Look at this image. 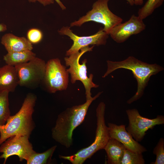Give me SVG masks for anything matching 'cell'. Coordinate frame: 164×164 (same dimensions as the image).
<instances>
[{
	"label": "cell",
	"mask_w": 164,
	"mask_h": 164,
	"mask_svg": "<svg viewBox=\"0 0 164 164\" xmlns=\"http://www.w3.org/2000/svg\"><path fill=\"white\" fill-rule=\"evenodd\" d=\"M146 27L143 20L133 14L128 21L114 27L111 30L109 35L116 43H122L131 36L138 34L144 31Z\"/></svg>",
	"instance_id": "obj_12"
},
{
	"label": "cell",
	"mask_w": 164,
	"mask_h": 164,
	"mask_svg": "<svg viewBox=\"0 0 164 164\" xmlns=\"http://www.w3.org/2000/svg\"><path fill=\"white\" fill-rule=\"evenodd\" d=\"M107 69L103 76L105 77L114 71L120 68L129 70L132 72L137 82V90L135 94L127 101L130 104L140 98L147 86L150 77L163 70V68L156 63L149 64L130 56L120 61H107Z\"/></svg>",
	"instance_id": "obj_2"
},
{
	"label": "cell",
	"mask_w": 164,
	"mask_h": 164,
	"mask_svg": "<svg viewBox=\"0 0 164 164\" xmlns=\"http://www.w3.org/2000/svg\"><path fill=\"white\" fill-rule=\"evenodd\" d=\"M153 153L156 155L155 162L151 163L153 164H164V139L160 138L156 146L154 148Z\"/></svg>",
	"instance_id": "obj_22"
},
{
	"label": "cell",
	"mask_w": 164,
	"mask_h": 164,
	"mask_svg": "<svg viewBox=\"0 0 164 164\" xmlns=\"http://www.w3.org/2000/svg\"><path fill=\"white\" fill-rule=\"evenodd\" d=\"M43 36L41 31L36 28L30 29L27 33V39L32 44L39 43L42 40Z\"/></svg>",
	"instance_id": "obj_23"
},
{
	"label": "cell",
	"mask_w": 164,
	"mask_h": 164,
	"mask_svg": "<svg viewBox=\"0 0 164 164\" xmlns=\"http://www.w3.org/2000/svg\"><path fill=\"white\" fill-rule=\"evenodd\" d=\"M46 65L44 60L36 57L28 62L15 66L19 85L29 88L37 86L43 80Z\"/></svg>",
	"instance_id": "obj_7"
},
{
	"label": "cell",
	"mask_w": 164,
	"mask_h": 164,
	"mask_svg": "<svg viewBox=\"0 0 164 164\" xmlns=\"http://www.w3.org/2000/svg\"><path fill=\"white\" fill-rule=\"evenodd\" d=\"M94 46L91 47L86 46L81 48L80 52H77L69 55V57L64 58L66 65L69 66L67 69L71 76V82L74 84L77 80L81 82L85 89V94L86 100L90 99L92 98L91 92L92 88H97L99 85L93 81V75L91 74L89 77L87 76V68L86 63L87 60H84L82 64H80L79 60L81 56L85 53L92 50Z\"/></svg>",
	"instance_id": "obj_6"
},
{
	"label": "cell",
	"mask_w": 164,
	"mask_h": 164,
	"mask_svg": "<svg viewBox=\"0 0 164 164\" xmlns=\"http://www.w3.org/2000/svg\"><path fill=\"white\" fill-rule=\"evenodd\" d=\"M125 149L121 142L115 139L110 138L104 149L107 155L108 163L120 164Z\"/></svg>",
	"instance_id": "obj_16"
},
{
	"label": "cell",
	"mask_w": 164,
	"mask_h": 164,
	"mask_svg": "<svg viewBox=\"0 0 164 164\" xmlns=\"http://www.w3.org/2000/svg\"><path fill=\"white\" fill-rule=\"evenodd\" d=\"M7 29V26L3 23H0V32L6 31Z\"/></svg>",
	"instance_id": "obj_25"
},
{
	"label": "cell",
	"mask_w": 164,
	"mask_h": 164,
	"mask_svg": "<svg viewBox=\"0 0 164 164\" xmlns=\"http://www.w3.org/2000/svg\"><path fill=\"white\" fill-rule=\"evenodd\" d=\"M126 1L131 6H133L134 5V0H126Z\"/></svg>",
	"instance_id": "obj_28"
},
{
	"label": "cell",
	"mask_w": 164,
	"mask_h": 164,
	"mask_svg": "<svg viewBox=\"0 0 164 164\" xmlns=\"http://www.w3.org/2000/svg\"><path fill=\"white\" fill-rule=\"evenodd\" d=\"M19 85V79L14 66L7 64L0 67V92H14Z\"/></svg>",
	"instance_id": "obj_14"
},
{
	"label": "cell",
	"mask_w": 164,
	"mask_h": 164,
	"mask_svg": "<svg viewBox=\"0 0 164 164\" xmlns=\"http://www.w3.org/2000/svg\"><path fill=\"white\" fill-rule=\"evenodd\" d=\"M57 146L54 145L46 151L41 153L35 152L26 161L27 164H46L49 163Z\"/></svg>",
	"instance_id": "obj_18"
},
{
	"label": "cell",
	"mask_w": 164,
	"mask_h": 164,
	"mask_svg": "<svg viewBox=\"0 0 164 164\" xmlns=\"http://www.w3.org/2000/svg\"><path fill=\"white\" fill-rule=\"evenodd\" d=\"M55 0L56 2L62 10H63L66 9L65 6L63 5L60 0Z\"/></svg>",
	"instance_id": "obj_26"
},
{
	"label": "cell",
	"mask_w": 164,
	"mask_h": 164,
	"mask_svg": "<svg viewBox=\"0 0 164 164\" xmlns=\"http://www.w3.org/2000/svg\"><path fill=\"white\" fill-rule=\"evenodd\" d=\"M110 138H114L122 143L126 149L135 152L142 153L147 151L146 149L134 139L126 130L125 125H117L108 124Z\"/></svg>",
	"instance_id": "obj_13"
},
{
	"label": "cell",
	"mask_w": 164,
	"mask_h": 164,
	"mask_svg": "<svg viewBox=\"0 0 164 164\" xmlns=\"http://www.w3.org/2000/svg\"><path fill=\"white\" fill-rule=\"evenodd\" d=\"M30 2H38L43 5L46 6L48 5L53 4L54 3V0H27Z\"/></svg>",
	"instance_id": "obj_24"
},
{
	"label": "cell",
	"mask_w": 164,
	"mask_h": 164,
	"mask_svg": "<svg viewBox=\"0 0 164 164\" xmlns=\"http://www.w3.org/2000/svg\"><path fill=\"white\" fill-rule=\"evenodd\" d=\"M105 104L101 102L96 109L97 128L94 142L89 146L80 149L73 155H59L60 158L68 160L72 164H82L97 152L104 149L110 138L108 128L105 122Z\"/></svg>",
	"instance_id": "obj_4"
},
{
	"label": "cell",
	"mask_w": 164,
	"mask_h": 164,
	"mask_svg": "<svg viewBox=\"0 0 164 164\" xmlns=\"http://www.w3.org/2000/svg\"><path fill=\"white\" fill-rule=\"evenodd\" d=\"M29 138L26 135H14L0 145V152L2 153L0 159H4V164L9 157L14 155L18 156L20 161L23 160L27 161L36 152L29 142Z\"/></svg>",
	"instance_id": "obj_10"
},
{
	"label": "cell",
	"mask_w": 164,
	"mask_h": 164,
	"mask_svg": "<svg viewBox=\"0 0 164 164\" xmlns=\"http://www.w3.org/2000/svg\"><path fill=\"white\" fill-rule=\"evenodd\" d=\"M8 92H0V125H4L10 117Z\"/></svg>",
	"instance_id": "obj_19"
},
{
	"label": "cell",
	"mask_w": 164,
	"mask_h": 164,
	"mask_svg": "<svg viewBox=\"0 0 164 164\" xmlns=\"http://www.w3.org/2000/svg\"><path fill=\"white\" fill-rule=\"evenodd\" d=\"M164 0H148L143 6L139 9L138 16L143 20L151 15L157 8L161 6Z\"/></svg>",
	"instance_id": "obj_20"
},
{
	"label": "cell",
	"mask_w": 164,
	"mask_h": 164,
	"mask_svg": "<svg viewBox=\"0 0 164 164\" xmlns=\"http://www.w3.org/2000/svg\"><path fill=\"white\" fill-rule=\"evenodd\" d=\"M42 82L51 93L67 89L69 82V73L58 58L50 59L46 63Z\"/></svg>",
	"instance_id": "obj_8"
},
{
	"label": "cell",
	"mask_w": 164,
	"mask_h": 164,
	"mask_svg": "<svg viewBox=\"0 0 164 164\" xmlns=\"http://www.w3.org/2000/svg\"><path fill=\"white\" fill-rule=\"evenodd\" d=\"M126 112L129 123L126 129L138 142L143 139L149 129H152L156 125L164 124V116L162 115L149 119L141 116L136 109H128Z\"/></svg>",
	"instance_id": "obj_9"
},
{
	"label": "cell",
	"mask_w": 164,
	"mask_h": 164,
	"mask_svg": "<svg viewBox=\"0 0 164 164\" xmlns=\"http://www.w3.org/2000/svg\"><path fill=\"white\" fill-rule=\"evenodd\" d=\"M58 32L61 35L68 36L73 41L70 48L66 52V55L67 56L78 52L81 48L89 45H105L109 36L103 29H100L94 34L87 36H79L76 35L68 26L63 27Z\"/></svg>",
	"instance_id": "obj_11"
},
{
	"label": "cell",
	"mask_w": 164,
	"mask_h": 164,
	"mask_svg": "<svg viewBox=\"0 0 164 164\" xmlns=\"http://www.w3.org/2000/svg\"><path fill=\"white\" fill-rule=\"evenodd\" d=\"M36 99L35 94H28L19 111L10 116L4 125H0V145L14 135L29 137L35 127L32 115Z\"/></svg>",
	"instance_id": "obj_3"
},
{
	"label": "cell",
	"mask_w": 164,
	"mask_h": 164,
	"mask_svg": "<svg viewBox=\"0 0 164 164\" xmlns=\"http://www.w3.org/2000/svg\"><path fill=\"white\" fill-rule=\"evenodd\" d=\"M142 153H136L126 149L124 151L120 164H144Z\"/></svg>",
	"instance_id": "obj_21"
},
{
	"label": "cell",
	"mask_w": 164,
	"mask_h": 164,
	"mask_svg": "<svg viewBox=\"0 0 164 164\" xmlns=\"http://www.w3.org/2000/svg\"><path fill=\"white\" fill-rule=\"evenodd\" d=\"M36 57V54L32 50L8 52L3 56L6 64L15 67L29 61Z\"/></svg>",
	"instance_id": "obj_17"
},
{
	"label": "cell",
	"mask_w": 164,
	"mask_h": 164,
	"mask_svg": "<svg viewBox=\"0 0 164 164\" xmlns=\"http://www.w3.org/2000/svg\"><path fill=\"white\" fill-rule=\"evenodd\" d=\"M1 43L8 52L32 50L33 49L32 44L27 38L17 36L11 33L4 35L1 38Z\"/></svg>",
	"instance_id": "obj_15"
},
{
	"label": "cell",
	"mask_w": 164,
	"mask_h": 164,
	"mask_svg": "<svg viewBox=\"0 0 164 164\" xmlns=\"http://www.w3.org/2000/svg\"><path fill=\"white\" fill-rule=\"evenodd\" d=\"M134 4L136 5H142L143 3V0H134Z\"/></svg>",
	"instance_id": "obj_27"
},
{
	"label": "cell",
	"mask_w": 164,
	"mask_h": 164,
	"mask_svg": "<svg viewBox=\"0 0 164 164\" xmlns=\"http://www.w3.org/2000/svg\"><path fill=\"white\" fill-rule=\"evenodd\" d=\"M102 93L99 92L84 104L68 108L59 114L52 129L53 139L67 148L70 147L73 145L74 130L82 123L91 103Z\"/></svg>",
	"instance_id": "obj_1"
},
{
	"label": "cell",
	"mask_w": 164,
	"mask_h": 164,
	"mask_svg": "<svg viewBox=\"0 0 164 164\" xmlns=\"http://www.w3.org/2000/svg\"><path fill=\"white\" fill-rule=\"evenodd\" d=\"M109 1L97 0L93 4L91 10L77 21L71 23L70 26H80L86 22L94 21L102 24L103 30L109 35L114 27L123 21L121 18L110 10L108 5Z\"/></svg>",
	"instance_id": "obj_5"
}]
</instances>
